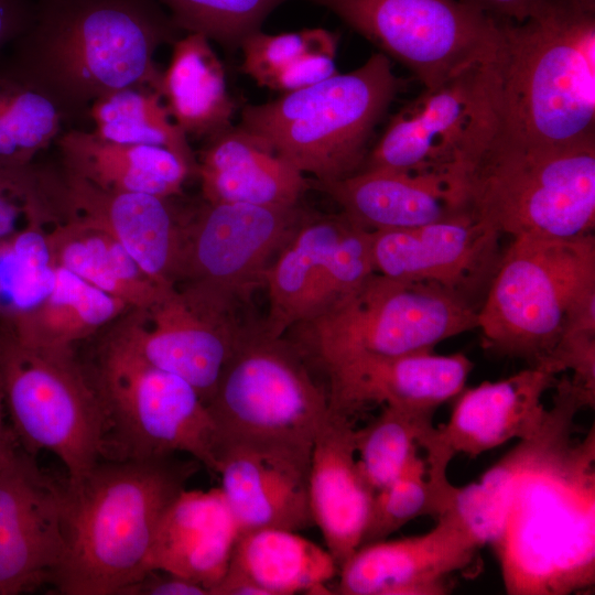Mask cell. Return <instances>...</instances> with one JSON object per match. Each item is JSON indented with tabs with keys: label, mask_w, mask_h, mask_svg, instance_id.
<instances>
[{
	"label": "cell",
	"mask_w": 595,
	"mask_h": 595,
	"mask_svg": "<svg viewBox=\"0 0 595 595\" xmlns=\"http://www.w3.org/2000/svg\"><path fill=\"white\" fill-rule=\"evenodd\" d=\"M538 430L479 479L455 486L448 510L493 547L509 595H569L595 584V431L576 418L595 391L556 379Z\"/></svg>",
	"instance_id": "obj_1"
},
{
	"label": "cell",
	"mask_w": 595,
	"mask_h": 595,
	"mask_svg": "<svg viewBox=\"0 0 595 595\" xmlns=\"http://www.w3.org/2000/svg\"><path fill=\"white\" fill-rule=\"evenodd\" d=\"M28 30L10 44L4 74L47 97L66 119L126 87L155 91L154 55L180 30L159 0H33Z\"/></svg>",
	"instance_id": "obj_2"
},
{
	"label": "cell",
	"mask_w": 595,
	"mask_h": 595,
	"mask_svg": "<svg viewBox=\"0 0 595 595\" xmlns=\"http://www.w3.org/2000/svg\"><path fill=\"white\" fill-rule=\"evenodd\" d=\"M500 26L488 66V145L555 150L594 142L595 0H543L524 21Z\"/></svg>",
	"instance_id": "obj_3"
},
{
	"label": "cell",
	"mask_w": 595,
	"mask_h": 595,
	"mask_svg": "<svg viewBox=\"0 0 595 595\" xmlns=\"http://www.w3.org/2000/svg\"><path fill=\"white\" fill-rule=\"evenodd\" d=\"M199 463L177 454L102 458L66 482L65 553L52 582L64 595H127L147 573L162 515Z\"/></svg>",
	"instance_id": "obj_4"
},
{
	"label": "cell",
	"mask_w": 595,
	"mask_h": 595,
	"mask_svg": "<svg viewBox=\"0 0 595 595\" xmlns=\"http://www.w3.org/2000/svg\"><path fill=\"white\" fill-rule=\"evenodd\" d=\"M383 53L358 68L241 110L239 127L315 182L358 172L368 142L402 87Z\"/></svg>",
	"instance_id": "obj_5"
},
{
	"label": "cell",
	"mask_w": 595,
	"mask_h": 595,
	"mask_svg": "<svg viewBox=\"0 0 595 595\" xmlns=\"http://www.w3.org/2000/svg\"><path fill=\"white\" fill-rule=\"evenodd\" d=\"M591 301L593 234L511 238L478 310L483 347L552 371L550 363L569 318Z\"/></svg>",
	"instance_id": "obj_6"
},
{
	"label": "cell",
	"mask_w": 595,
	"mask_h": 595,
	"mask_svg": "<svg viewBox=\"0 0 595 595\" xmlns=\"http://www.w3.org/2000/svg\"><path fill=\"white\" fill-rule=\"evenodd\" d=\"M452 190L458 213L501 236L593 234L595 141L555 150L486 147Z\"/></svg>",
	"instance_id": "obj_7"
},
{
	"label": "cell",
	"mask_w": 595,
	"mask_h": 595,
	"mask_svg": "<svg viewBox=\"0 0 595 595\" xmlns=\"http://www.w3.org/2000/svg\"><path fill=\"white\" fill-rule=\"evenodd\" d=\"M478 307L434 283L375 272L317 315L296 324L292 343L322 369L360 354L402 355L477 328Z\"/></svg>",
	"instance_id": "obj_8"
},
{
	"label": "cell",
	"mask_w": 595,
	"mask_h": 595,
	"mask_svg": "<svg viewBox=\"0 0 595 595\" xmlns=\"http://www.w3.org/2000/svg\"><path fill=\"white\" fill-rule=\"evenodd\" d=\"M0 385L17 440L31 454H54L68 482L106 456L104 407L73 349L26 346L0 324Z\"/></svg>",
	"instance_id": "obj_9"
},
{
	"label": "cell",
	"mask_w": 595,
	"mask_h": 595,
	"mask_svg": "<svg viewBox=\"0 0 595 595\" xmlns=\"http://www.w3.org/2000/svg\"><path fill=\"white\" fill-rule=\"evenodd\" d=\"M119 458L184 453L216 474L217 431L206 403L181 377L144 360L112 328L90 376Z\"/></svg>",
	"instance_id": "obj_10"
},
{
	"label": "cell",
	"mask_w": 595,
	"mask_h": 595,
	"mask_svg": "<svg viewBox=\"0 0 595 595\" xmlns=\"http://www.w3.org/2000/svg\"><path fill=\"white\" fill-rule=\"evenodd\" d=\"M207 408L223 442H256L311 451L329 412L299 349L262 323L224 367Z\"/></svg>",
	"instance_id": "obj_11"
},
{
	"label": "cell",
	"mask_w": 595,
	"mask_h": 595,
	"mask_svg": "<svg viewBox=\"0 0 595 595\" xmlns=\"http://www.w3.org/2000/svg\"><path fill=\"white\" fill-rule=\"evenodd\" d=\"M112 329L144 360L187 381L206 403L241 340L262 321L252 302L196 282L166 289Z\"/></svg>",
	"instance_id": "obj_12"
},
{
	"label": "cell",
	"mask_w": 595,
	"mask_h": 595,
	"mask_svg": "<svg viewBox=\"0 0 595 595\" xmlns=\"http://www.w3.org/2000/svg\"><path fill=\"white\" fill-rule=\"evenodd\" d=\"M434 88L495 58L500 24L462 0H307Z\"/></svg>",
	"instance_id": "obj_13"
},
{
	"label": "cell",
	"mask_w": 595,
	"mask_h": 595,
	"mask_svg": "<svg viewBox=\"0 0 595 595\" xmlns=\"http://www.w3.org/2000/svg\"><path fill=\"white\" fill-rule=\"evenodd\" d=\"M488 65L424 88L390 118L359 171L431 172L452 183L493 137Z\"/></svg>",
	"instance_id": "obj_14"
},
{
	"label": "cell",
	"mask_w": 595,
	"mask_h": 595,
	"mask_svg": "<svg viewBox=\"0 0 595 595\" xmlns=\"http://www.w3.org/2000/svg\"><path fill=\"white\" fill-rule=\"evenodd\" d=\"M375 272L370 230L343 212H309L267 271L266 333L282 337Z\"/></svg>",
	"instance_id": "obj_15"
},
{
	"label": "cell",
	"mask_w": 595,
	"mask_h": 595,
	"mask_svg": "<svg viewBox=\"0 0 595 595\" xmlns=\"http://www.w3.org/2000/svg\"><path fill=\"white\" fill-rule=\"evenodd\" d=\"M309 210L204 201L183 220L181 282L202 283L252 302L272 261Z\"/></svg>",
	"instance_id": "obj_16"
},
{
	"label": "cell",
	"mask_w": 595,
	"mask_h": 595,
	"mask_svg": "<svg viewBox=\"0 0 595 595\" xmlns=\"http://www.w3.org/2000/svg\"><path fill=\"white\" fill-rule=\"evenodd\" d=\"M501 235L456 213L408 229L371 231L377 273L443 286L480 307L504 250Z\"/></svg>",
	"instance_id": "obj_17"
},
{
	"label": "cell",
	"mask_w": 595,
	"mask_h": 595,
	"mask_svg": "<svg viewBox=\"0 0 595 595\" xmlns=\"http://www.w3.org/2000/svg\"><path fill=\"white\" fill-rule=\"evenodd\" d=\"M555 381L556 374L528 367L505 379L464 388L455 397L448 420L434 426L423 446L430 468L447 475L457 454L476 457L531 436L545 415L543 396Z\"/></svg>",
	"instance_id": "obj_18"
},
{
	"label": "cell",
	"mask_w": 595,
	"mask_h": 595,
	"mask_svg": "<svg viewBox=\"0 0 595 595\" xmlns=\"http://www.w3.org/2000/svg\"><path fill=\"white\" fill-rule=\"evenodd\" d=\"M311 451L256 442H223L216 451L219 487L239 533L300 531L315 526L309 498Z\"/></svg>",
	"instance_id": "obj_19"
},
{
	"label": "cell",
	"mask_w": 595,
	"mask_h": 595,
	"mask_svg": "<svg viewBox=\"0 0 595 595\" xmlns=\"http://www.w3.org/2000/svg\"><path fill=\"white\" fill-rule=\"evenodd\" d=\"M480 547L450 515L425 533L359 547L339 569L343 595H443Z\"/></svg>",
	"instance_id": "obj_20"
},
{
	"label": "cell",
	"mask_w": 595,
	"mask_h": 595,
	"mask_svg": "<svg viewBox=\"0 0 595 595\" xmlns=\"http://www.w3.org/2000/svg\"><path fill=\"white\" fill-rule=\"evenodd\" d=\"M473 368L464 354L425 350L390 356L360 354L323 370L328 379L329 407L351 416L372 403L436 411L465 388Z\"/></svg>",
	"instance_id": "obj_21"
},
{
	"label": "cell",
	"mask_w": 595,
	"mask_h": 595,
	"mask_svg": "<svg viewBox=\"0 0 595 595\" xmlns=\"http://www.w3.org/2000/svg\"><path fill=\"white\" fill-rule=\"evenodd\" d=\"M66 216L80 218L116 238L155 283H180L183 220L173 197L102 190L61 167Z\"/></svg>",
	"instance_id": "obj_22"
},
{
	"label": "cell",
	"mask_w": 595,
	"mask_h": 595,
	"mask_svg": "<svg viewBox=\"0 0 595 595\" xmlns=\"http://www.w3.org/2000/svg\"><path fill=\"white\" fill-rule=\"evenodd\" d=\"M350 416L329 409L312 444L309 498L338 570L360 547L375 491L363 476Z\"/></svg>",
	"instance_id": "obj_23"
},
{
	"label": "cell",
	"mask_w": 595,
	"mask_h": 595,
	"mask_svg": "<svg viewBox=\"0 0 595 595\" xmlns=\"http://www.w3.org/2000/svg\"><path fill=\"white\" fill-rule=\"evenodd\" d=\"M238 534L220 488H185L160 519L147 573L155 570L184 577L203 585L212 595L228 569Z\"/></svg>",
	"instance_id": "obj_24"
},
{
	"label": "cell",
	"mask_w": 595,
	"mask_h": 595,
	"mask_svg": "<svg viewBox=\"0 0 595 595\" xmlns=\"http://www.w3.org/2000/svg\"><path fill=\"white\" fill-rule=\"evenodd\" d=\"M196 175L210 204L299 205L311 180L239 126L206 139Z\"/></svg>",
	"instance_id": "obj_25"
},
{
	"label": "cell",
	"mask_w": 595,
	"mask_h": 595,
	"mask_svg": "<svg viewBox=\"0 0 595 595\" xmlns=\"http://www.w3.org/2000/svg\"><path fill=\"white\" fill-rule=\"evenodd\" d=\"M339 570L326 548L295 531L259 529L238 534L228 569L212 595L328 594Z\"/></svg>",
	"instance_id": "obj_26"
},
{
	"label": "cell",
	"mask_w": 595,
	"mask_h": 595,
	"mask_svg": "<svg viewBox=\"0 0 595 595\" xmlns=\"http://www.w3.org/2000/svg\"><path fill=\"white\" fill-rule=\"evenodd\" d=\"M311 185L370 231L414 228L457 213L450 182L439 173L361 170L335 182L311 180Z\"/></svg>",
	"instance_id": "obj_27"
},
{
	"label": "cell",
	"mask_w": 595,
	"mask_h": 595,
	"mask_svg": "<svg viewBox=\"0 0 595 595\" xmlns=\"http://www.w3.org/2000/svg\"><path fill=\"white\" fill-rule=\"evenodd\" d=\"M55 143L63 170L106 191L174 197L194 175L181 158L162 147L109 142L80 129L61 132Z\"/></svg>",
	"instance_id": "obj_28"
},
{
	"label": "cell",
	"mask_w": 595,
	"mask_h": 595,
	"mask_svg": "<svg viewBox=\"0 0 595 595\" xmlns=\"http://www.w3.org/2000/svg\"><path fill=\"white\" fill-rule=\"evenodd\" d=\"M158 93L174 123L188 137L209 138L231 125L223 63L201 33H186L173 44Z\"/></svg>",
	"instance_id": "obj_29"
},
{
	"label": "cell",
	"mask_w": 595,
	"mask_h": 595,
	"mask_svg": "<svg viewBox=\"0 0 595 595\" xmlns=\"http://www.w3.org/2000/svg\"><path fill=\"white\" fill-rule=\"evenodd\" d=\"M55 266L65 268L99 290L144 310L171 288L155 283L110 234L80 218L66 216L47 230Z\"/></svg>",
	"instance_id": "obj_30"
},
{
	"label": "cell",
	"mask_w": 595,
	"mask_h": 595,
	"mask_svg": "<svg viewBox=\"0 0 595 595\" xmlns=\"http://www.w3.org/2000/svg\"><path fill=\"white\" fill-rule=\"evenodd\" d=\"M55 267L54 285L45 300L9 327L24 345L52 350L73 349L76 343L93 336L130 310L120 299L65 268Z\"/></svg>",
	"instance_id": "obj_31"
},
{
	"label": "cell",
	"mask_w": 595,
	"mask_h": 595,
	"mask_svg": "<svg viewBox=\"0 0 595 595\" xmlns=\"http://www.w3.org/2000/svg\"><path fill=\"white\" fill-rule=\"evenodd\" d=\"M338 35L325 29L267 34L261 30L240 44L242 72L262 87L282 93L307 87L337 73Z\"/></svg>",
	"instance_id": "obj_32"
},
{
	"label": "cell",
	"mask_w": 595,
	"mask_h": 595,
	"mask_svg": "<svg viewBox=\"0 0 595 595\" xmlns=\"http://www.w3.org/2000/svg\"><path fill=\"white\" fill-rule=\"evenodd\" d=\"M87 117L100 139L120 144L165 148L197 172L187 136L171 119L161 95L147 87H126L96 99Z\"/></svg>",
	"instance_id": "obj_33"
},
{
	"label": "cell",
	"mask_w": 595,
	"mask_h": 595,
	"mask_svg": "<svg viewBox=\"0 0 595 595\" xmlns=\"http://www.w3.org/2000/svg\"><path fill=\"white\" fill-rule=\"evenodd\" d=\"M47 224L31 221L0 239V324L13 327L48 295L55 281Z\"/></svg>",
	"instance_id": "obj_34"
},
{
	"label": "cell",
	"mask_w": 595,
	"mask_h": 595,
	"mask_svg": "<svg viewBox=\"0 0 595 595\" xmlns=\"http://www.w3.org/2000/svg\"><path fill=\"white\" fill-rule=\"evenodd\" d=\"M434 413L385 405L377 418L355 430L357 463L375 493L396 479L420 454L435 426Z\"/></svg>",
	"instance_id": "obj_35"
},
{
	"label": "cell",
	"mask_w": 595,
	"mask_h": 595,
	"mask_svg": "<svg viewBox=\"0 0 595 595\" xmlns=\"http://www.w3.org/2000/svg\"><path fill=\"white\" fill-rule=\"evenodd\" d=\"M64 553L63 497L60 504L0 534V595L52 582Z\"/></svg>",
	"instance_id": "obj_36"
},
{
	"label": "cell",
	"mask_w": 595,
	"mask_h": 595,
	"mask_svg": "<svg viewBox=\"0 0 595 595\" xmlns=\"http://www.w3.org/2000/svg\"><path fill=\"white\" fill-rule=\"evenodd\" d=\"M454 491L447 476L432 472L424 454H418L396 479L376 491L360 547L388 539L416 518L441 517Z\"/></svg>",
	"instance_id": "obj_37"
},
{
	"label": "cell",
	"mask_w": 595,
	"mask_h": 595,
	"mask_svg": "<svg viewBox=\"0 0 595 595\" xmlns=\"http://www.w3.org/2000/svg\"><path fill=\"white\" fill-rule=\"evenodd\" d=\"M63 121L47 97L0 73V165L34 162L56 141Z\"/></svg>",
	"instance_id": "obj_38"
},
{
	"label": "cell",
	"mask_w": 595,
	"mask_h": 595,
	"mask_svg": "<svg viewBox=\"0 0 595 595\" xmlns=\"http://www.w3.org/2000/svg\"><path fill=\"white\" fill-rule=\"evenodd\" d=\"M180 31L201 33L226 50L240 47L288 0H159Z\"/></svg>",
	"instance_id": "obj_39"
},
{
	"label": "cell",
	"mask_w": 595,
	"mask_h": 595,
	"mask_svg": "<svg viewBox=\"0 0 595 595\" xmlns=\"http://www.w3.org/2000/svg\"><path fill=\"white\" fill-rule=\"evenodd\" d=\"M63 219L60 171L35 162L0 165V239L31 221L54 224Z\"/></svg>",
	"instance_id": "obj_40"
},
{
	"label": "cell",
	"mask_w": 595,
	"mask_h": 595,
	"mask_svg": "<svg viewBox=\"0 0 595 595\" xmlns=\"http://www.w3.org/2000/svg\"><path fill=\"white\" fill-rule=\"evenodd\" d=\"M64 487L40 469L31 453L18 448L0 468V534L58 504Z\"/></svg>",
	"instance_id": "obj_41"
},
{
	"label": "cell",
	"mask_w": 595,
	"mask_h": 595,
	"mask_svg": "<svg viewBox=\"0 0 595 595\" xmlns=\"http://www.w3.org/2000/svg\"><path fill=\"white\" fill-rule=\"evenodd\" d=\"M127 595H209V592L184 577L153 570L134 584Z\"/></svg>",
	"instance_id": "obj_42"
},
{
	"label": "cell",
	"mask_w": 595,
	"mask_h": 595,
	"mask_svg": "<svg viewBox=\"0 0 595 595\" xmlns=\"http://www.w3.org/2000/svg\"><path fill=\"white\" fill-rule=\"evenodd\" d=\"M498 24L520 23L528 19L543 0H462Z\"/></svg>",
	"instance_id": "obj_43"
},
{
	"label": "cell",
	"mask_w": 595,
	"mask_h": 595,
	"mask_svg": "<svg viewBox=\"0 0 595 595\" xmlns=\"http://www.w3.org/2000/svg\"><path fill=\"white\" fill-rule=\"evenodd\" d=\"M33 0H0V48L10 46L30 26Z\"/></svg>",
	"instance_id": "obj_44"
},
{
	"label": "cell",
	"mask_w": 595,
	"mask_h": 595,
	"mask_svg": "<svg viewBox=\"0 0 595 595\" xmlns=\"http://www.w3.org/2000/svg\"><path fill=\"white\" fill-rule=\"evenodd\" d=\"M4 411L6 407L0 385V468L13 457L19 448L13 431L6 423Z\"/></svg>",
	"instance_id": "obj_45"
}]
</instances>
